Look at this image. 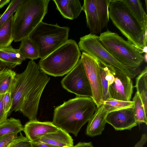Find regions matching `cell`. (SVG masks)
Segmentation results:
<instances>
[{"mask_svg":"<svg viewBox=\"0 0 147 147\" xmlns=\"http://www.w3.org/2000/svg\"><path fill=\"white\" fill-rule=\"evenodd\" d=\"M111 0H84L82 10L90 34H95L107 27L109 21V6Z\"/></svg>","mask_w":147,"mask_h":147,"instance_id":"obj_9","label":"cell"},{"mask_svg":"<svg viewBox=\"0 0 147 147\" xmlns=\"http://www.w3.org/2000/svg\"><path fill=\"white\" fill-rule=\"evenodd\" d=\"M0 61L5 65L7 68L11 69L20 65L21 63L13 58L9 54L0 50Z\"/></svg>","mask_w":147,"mask_h":147,"instance_id":"obj_28","label":"cell"},{"mask_svg":"<svg viewBox=\"0 0 147 147\" xmlns=\"http://www.w3.org/2000/svg\"><path fill=\"white\" fill-rule=\"evenodd\" d=\"M4 94L0 95V124L7 119L8 113L5 112L4 109L3 99Z\"/></svg>","mask_w":147,"mask_h":147,"instance_id":"obj_32","label":"cell"},{"mask_svg":"<svg viewBox=\"0 0 147 147\" xmlns=\"http://www.w3.org/2000/svg\"><path fill=\"white\" fill-rule=\"evenodd\" d=\"M59 128L50 121L30 120L26 123L23 131L26 137L31 142H38L44 136L56 131Z\"/></svg>","mask_w":147,"mask_h":147,"instance_id":"obj_14","label":"cell"},{"mask_svg":"<svg viewBox=\"0 0 147 147\" xmlns=\"http://www.w3.org/2000/svg\"><path fill=\"white\" fill-rule=\"evenodd\" d=\"M78 45L80 51L95 58L112 73L120 72L132 79L141 72L140 68L129 67L119 61L103 46L98 40V36L95 34L90 33L81 37Z\"/></svg>","mask_w":147,"mask_h":147,"instance_id":"obj_8","label":"cell"},{"mask_svg":"<svg viewBox=\"0 0 147 147\" xmlns=\"http://www.w3.org/2000/svg\"><path fill=\"white\" fill-rule=\"evenodd\" d=\"M98 40L111 55L127 67L140 68L144 61L143 56L139 50L116 33L107 29L100 34Z\"/></svg>","mask_w":147,"mask_h":147,"instance_id":"obj_7","label":"cell"},{"mask_svg":"<svg viewBox=\"0 0 147 147\" xmlns=\"http://www.w3.org/2000/svg\"><path fill=\"white\" fill-rule=\"evenodd\" d=\"M49 0H23L13 16L12 36L15 42L27 38L48 11Z\"/></svg>","mask_w":147,"mask_h":147,"instance_id":"obj_4","label":"cell"},{"mask_svg":"<svg viewBox=\"0 0 147 147\" xmlns=\"http://www.w3.org/2000/svg\"><path fill=\"white\" fill-rule=\"evenodd\" d=\"M134 102L133 107L134 118L137 124L143 123L147 124V114L145 112L142 101L137 92L132 99Z\"/></svg>","mask_w":147,"mask_h":147,"instance_id":"obj_24","label":"cell"},{"mask_svg":"<svg viewBox=\"0 0 147 147\" xmlns=\"http://www.w3.org/2000/svg\"><path fill=\"white\" fill-rule=\"evenodd\" d=\"M2 15V14H0V18L1 16Z\"/></svg>","mask_w":147,"mask_h":147,"instance_id":"obj_41","label":"cell"},{"mask_svg":"<svg viewBox=\"0 0 147 147\" xmlns=\"http://www.w3.org/2000/svg\"><path fill=\"white\" fill-rule=\"evenodd\" d=\"M142 51L143 53H147V46H145L142 49Z\"/></svg>","mask_w":147,"mask_h":147,"instance_id":"obj_39","label":"cell"},{"mask_svg":"<svg viewBox=\"0 0 147 147\" xmlns=\"http://www.w3.org/2000/svg\"><path fill=\"white\" fill-rule=\"evenodd\" d=\"M1 9L0 7V9Z\"/></svg>","mask_w":147,"mask_h":147,"instance_id":"obj_42","label":"cell"},{"mask_svg":"<svg viewBox=\"0 0 147 147\" xmlns=\"http://www.w3.org/2000/svg\"><path fill=\"white\" fill-rule=\"evenodd\" d=\"M18 133L8 134L0 137V147H8L16 142L26 139L27 138L23 136L20 133L18 136Z\"/></svg>","mask_w":147,"mask_h":147,"instance_id":"obj_26","label":"cell"},{"mask_svg":"<svg viewBox=\"0 0 147 147\" xmlns=\"http://www.w3.org/2000/svg\"><path fill=\"white\" fill-rule=\"evenodd\" d=\"M31 143L32 147H59L40 142H31Z\"/></svg>","mask_w":147,"mask_h":147,"instance_id":"obj_36","label":"cell"},{"mask_svg":"<svg viewBox=\"0 0 147 147\" xmlns=\"http://www.w3.org/2000/svg\"><path fill=\"white\" fill-rule=\"evenodd\" d=\"M112 73L114 75V80L113 83L109 86L111 97L121 100H131L134 88L131 78L120 72Z\"/></svg>","mask_w":147,"mask_h":147,"instance_id":"obj_12","label":"cell"},{"mask_svg":"<svg viewBox=\"0 0 147 147\" xmlns=\"http://www.w3.org/2000/svg\"><path fill=\"white\" fill-rule=\"evenodd\" d=\"M91 142H79L73 147H93Z\"/></svg>","mask_w":147,"mask_h":147,"instance_id":"obj_37","label":"cell"},{"mask_svg":"<svg viewBox=\"0 0 147 147\" xmlns=\"http://www.w3.org/2000/svg\"><path fill=\"white\" fill-rule=\"evenodd\" d=\"M147 141V135L144 133L142 136L140 140L136 144L134 147H143Z\"/></svg>","mask_w":147,"mask_h":147,"instance_id":"obj_35","label":"cell"},{"mask_svg":"<svg viewBox=\"0 0 147 147\" xmlns=\"http://www.w3.org/2000/svg\"><path fill=\"white\" fill-rule=\"evenodd\" d=\"M109 113L102 104L97 108L92 117L89 120L86 129V134L93 137L101 134L106 123V118Z\"/></svg>","mask_w":147,"mask_h":147,"instance_id":"obj_15","label":"cell"},{"mask_svg":"<svg viewBox=\"0 0 147 147\" xmlns=\"http://www.w3.org/2000/svg\"><path fill=\"white\" fill-rule=\"evenodd\" d=\"M23 129L19 119L10 118L0 124V137L11 134H18L23 131Z\"/></svg>","mask_w":147,"mask_h":147,"instance_id":"obj_22","label":"cell"},{"mask_svg":"<svg viewBox=\"0 0 147 147\" xmlns=\"http://www.w3.org/2000/svg\"><path fill=\"white\" fill-rule=\"evenodd\" d=\"M3 104L5 111L8 113L11 109L12 105V99L11 92H7L4 94Z\"/></svg>","mask_w":147,"mask_h":147,"instance_id":"obj_31","label":"cell"},{"mask_svg":"<svg viewBox=\"0 0 147 147\" xmlns=\"http://www.w3.org/2000/svg\"><path fill=\"white\" fill-rule=\"evenodd\" d=\"M69 28L57 24L40 22L28 37L36 47L39 58H43L65 43L68 40Z\"/></svg>","mask_w":147,"mask_h":147,"instance_id":"obj_6","label":"cell"},{"mask_svg":"<svg viewBox=\"0 0 147 147\" xmlns=\"http://www.w3.org/2000/svg\"><path fill=\"white\" fill-rule=\"evenodd\" d=\"M61 83L63 88L69 92L78 96L92 98L91 86L80 59Z\"/></svg>","mask_w":147,"mask_h":147,"instance_id":"obj_10","label":"cell"},{"mask_svg":"<svg viewBox=\"0 0 147 147\" xmlns=\"http://www.w3.org/2000/svg\"><path fill=\"white\" fill-rule=\"evenodd\" d=\"M23 0H12L5 11L0 18V27L8 18L15 12L17 8Z\"/></svg>","mask_w":147,"mask_h":147,"instance_id":"obj_27","label":"cell"},{"mask_svg":"<svg viewBox=\"0 0 147 147\" xmlns=\"http://www.w3.org/2000/svg\"><path fill=\"white\" fill-rule=\"evenodd\" d=\"M6 67L5 65L0 61V74L6 68Z\"/></svg>","mask_w":147,"mask_h":147,"instance_id":"obj_38","label":"cell"},{"mask_svg":"<svg viewBox=\"0 0 147 147\" xmlns=\"http://www.w3.org/2000/svg\"><path fill=\"white\" fill-rule=\"evenodd\" d=\"M40 142L59 147H73V140L69 133L58 128L55 132L47 134Z\"/></svg>","mask_w":147,"mask_h":147,"instance_id":"obj_17","label":"cell"},{"mask_svg":"<svg viewBox=\"0 0 147 147\" xmlns=\"http://www.w3.org/2000/svg\"><path fill=\"white\" fill-rule=\"evenodd\" d=\"M137 20L147 29V15L140 0H122Z\"/></svg>","mask_w":147,"mask_h":147,"instance_id":"obj_18","label":"cell"},{"mask_svg":"<svg viewBox=\"0 0 147 147\" xmlns=\"http://www.w3.org/2000/svg\"><path fill=\"white\" fill-rule=\"evenodd\" d=\"M109 17L113 24L139 50L147 46V29L137 20L122 0H111Z\"/></svg>","mask_w":147,"mask_h":147,"instance_id":"obj_3","label":"cell"},{"mask_svg":"<svg viewBox=\"0 0 147 147\" xmlns=\"http://www.w3.org/2000/svg\"><path fill=\"white\" fill-rule=\"evenodd\" d=\"M80 59L89 82L92 99L97 108L103 103L102 90L100 75V62L95 58L83 51Z\"/></svg>","mask_w":147,"mask_h":147,"instance_id":"obj_11","label":"cell"},{"mask_svg":"<svg viewBox=\"0 0 147 147\" xmlns=\"http://www.w3.org/2000/svg\"><path fill=\"white\" fill-rule=\"evenodd\" d=\"M50 80L38 65L29 61L24 71L15 76L11 90L12 111H20L30 121L37 120L40 97Z\"/></svg>","mask_w":147,"mask_h":147,"instance_id":"obj_1","label":"cell"},{"mask_svg":"<svg viewBox=\"0 0 147 147\" xmlns=\"http://www.w3.org/2000/svg\"><path fill=\"white\" fill-rule=\"evenodd\" d=\"M108 113L126 109L133 108V101H125L109 98L104 101L102 104Z\"/></svg>","mask_w":147,"mask_h":147,"instance_id":"obj_25","label":"cell"},{"mask_svg":"<svg viewBox=\"0 0 147 147\" xmlns=\"http://www.w3.org/2000/svg\"><path fill=\"white\" fill-rule=\"evenodd\" d=\"M106 122L117 131L131 130L138 125L134 118L133 108L109 113L106 117Z\"/></svg>","mask_w":147,"mask_h":147,"instance_id":"obj_13","label":"cell"},{"mask_svg":"<svg viewBox=\"0 0 147 147\" xmlns=\"http://www.w3.org/2000/svg\"><path fill=\"white\" fill-rule=\"evenodd\" d=\"M13 14L0 27V49L8 47L13 40L12 36Z\"/></svg>","mask_w":147,"mask_h":147,"instance_id":"obj_20","label":"cell"},{"mask_svg":"<svg viewBox=\"0 0 147 147\" xmlns=\"http://www.w3.org/2000/svg\"><path fill=\"white\" fill-rule=\"evenodd\" d=\"M7 53L13 58L17 60L21 63L26 59L23 57L18 51V49L13 48L11 45L7 47L0 49Z\"/></svg>","mask_w":147,"mask_h":147,"instance_id":"obj_30","label":"cell"},{"mask_svg":"<svg viewBox=\"0 0 147 147\" xmlns=\"http://www.w3.org/2000/svg\"><path fill=\"white\" fill-rule=\"evenodd\" d=\"M8 147H32V143L27 138L23 140L14 143Z\"/></svg>","mask_w":147,"mask_h":147,"instance_id":"obj_33","label":"cell"},{"mask_svg":"<svg viewBox=\"0 0 147 147\" xmlns=\"http://www.w3.org/2000/svg\"><path fill=\"white\" fill-rule=\"evenodd\" d=\"M78 45L68 40L46 57L40 59L38 65L46 74L54 77L67 74L76 66L81 56Z\"/></svg>","mask_w":147,"mask_h":147,"instance_id":"obj_5","label":"cell"},{"mask_svg":"<svg viewBox=\"0 0 147 147\" xmlns=\"http://www.w3.org/2000/svg\"><path fill=\"white\" fill-rule=\"evenodd\" d=\"M143 56L144 60L146 63L147 62V54L145 53Z\"/></svg>","mask_w":147,"mask_h":147,"instance_id":"obj_40","label":"cell"},{"mask_svg":"<svg viewBox=\"0 0 147 147\" xmlns=\"http://www.w3.org/2000/svg\"><path fill=\"white\" fill-rule=\"evenodd\" d=\"M57 9L64 18L70 20L77 18L82 10L78 0H53Z\"/></svg>","mask_w":147,"mask_h":147,"instance_id":"obj_16","label":"cell"},{"mask_svg":"<svg viewBox=\"0 0 147 147\" xmlns=\"http://www.w3.org/2000/svg\"><path fill=\"white\" fill-rule=\"evenodd\" d=\"M18 50L21 56L26 59H29L33 60L39 58L36 47L28 37L21 41Z\"/></svg>","mask_w":147,"mask_h":147,"instance_id":"obj_21","label":"cell"},{"mask_svg":"<svg viewBox=\"0 0 147 147\" xmlns=\"http://www.w3.org/2000/svg\"><path fill=\"white\" fill-rule=\"evenodd\" d=\"M104 67L106 71L105 78L108 81L109 86L113 83L114 80V75L108 68L105 67Z\"/></svg>","mask_w":147,"mask_h":147,"instance_id":"obj_34","label":"cell"},{"mask_svg":"<svg viewBox=\"0 0 147 147\" xmlns=\"http://www.w3.org/2000/svg\"><path fill=\"white\" fill-rule=\"evenodd\" d=\"M16 73L6 68L0 74V95L11 92L12 85Z\"/></svg>","mask_w":147,"mask_h":147,"instance_id":"obj_23","label":"cell"},{"mask_svg":"<svg viewBox=\"0 0 147 147\" xmlns=\"http://www.w3.org/2000/svg\"><path fill=\"white\" fill-rule=\"evenodd\" d=\"M100 71L102 90L103 100L104 101L108 98L111 97L109 91L108 82L105 78L106 71L105 67L101 65L100 67Z\"/></svg>","mask_w":147,"mask_h":147,"instance_id":"obj_29","label":"cell"},{"mask_svg":"<svg viewBox=\"0 0 147 147\" xmlns=\"http://www.w3.org/2000/svg\"><path fill=\"white\" fill-rule=\"evenodd\" d=\"M137 92L138 93L143 105L144 110L147 114V67L139 74L136 78Z\"/></svg>","mask_w":147,"mask_h":147,"instance_id":"obj_19","label":"cell"},{"mask_svg":"<svg viewBox=\"0 0 147 147\" xmlns=\"http://www.w3.org/2000/svg\"><path fill=\"white\" fill-rule=\"evenodd\" d=\"M96 108L92 98L78 96L55 108L52 122L58 128L77 136Z\"/></svg>","mask_w":147,"mask_h":147,"instance_id":"obj_2","label":"cell"}]
</instances>
